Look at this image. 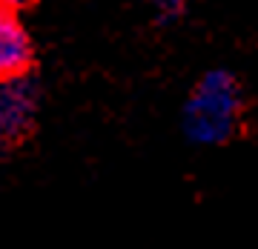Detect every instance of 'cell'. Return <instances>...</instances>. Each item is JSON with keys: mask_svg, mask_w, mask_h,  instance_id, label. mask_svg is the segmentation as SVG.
Returning <instances> with one entry per match:
<instances>
[{"mask_svg": "<svg viewBox=\"0 0 258 249\" xmlns=\"http://www.w3.org/2000/svg\"><path fill=\"white\" fill-rule=\"evenodd\" d=\"M244 112V95L235 74L212 69L195 83L184 109V132L192 143L221 146L235 138Z\"/></svg>", "mask_w": 258, "mask_h": 249, "instance_id": "6da1fadb", "label": "cell"}, {"mask_svg": "<svg viewBox=\"0 0 258 249\" xmlns=\"http://www.w3.org/2000/svg\"><path fill=\"white\" fill-rule=\"evenodd\" d=\"M32 60V43L15 9L0 3V80L23 77Z\"/></svg>", "mask_w": 258, "mask_h": 249, "instance_id": "3957f363", "label": "cell"}, {"mask_svg": "<svg viewBox=\"0 0 258 249\" xmlns=\"http://www.w3.org/2000/svg\"><path fill=\"white\" fill-rule=\"evenodd\" d=\"M155 3H158V9L164 12V15H175V12L184 9L186 0H155Z\"/></svg>", "mask_w": 258, "mask_h": 249, "instance_id": "277c9868", "label": "cell"}, {"mask_svg": "<svg viewBox=\"0 0 258 249\" xmlns=\"http://www.w3.org/2000/svg\"><path fill=\"white\" fill-rule=\"evenodd\" d=\"M3 6H9V9H23V6H29V3H35V0H0Z\"/></svg>", "mask_w": 258, "mask_h": 249, "instance_id": "5b68a950", "label": "cell"}, {"mask_svg": "<svg viewBox=\"0 0 258 249\" xmlns=\"http://www.w3.org/2000/svg\"><path fill=\"white\" fill-rule=\"evenodd\" d=\"M37 112V89L23 77L0 80V152H9L29 135Z\"/></svg>", "mask_w": 258, "mask_h": 249, "instance_id": "7a4b0ae2", "label": "cell"}]
</instances>
